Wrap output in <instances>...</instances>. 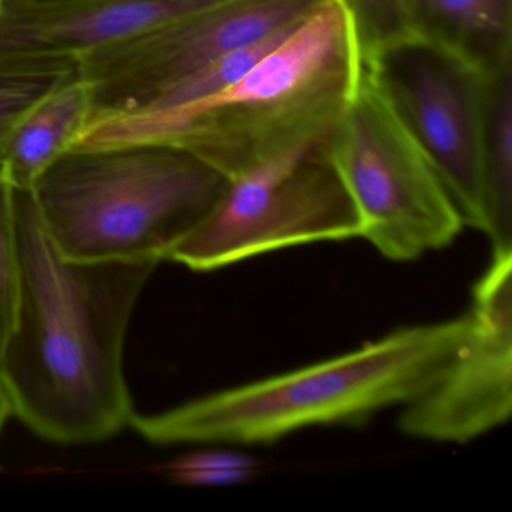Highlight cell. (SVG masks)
<instances>
[{"label": "cell", "instance_id": "1", "mask_svg": "<svg viewBox=\"0 0 512 512\" xmlns=\"http://www.w3.org/2000/svg\"><path fill=\"white\" fill-rule=\"evenodd\" d=\"M20 298L0 353L11 412L41 439L91 445L130 427L124 346L158 263L82 262L44 232L31 194L16 190Z\"/></svg>", "mask_w": 512, "mask_h": 512}, {"label": "cell", "instance_id": "2", "mask_svg": "<svg viewBox=\"0 0 512 512\" xmlns=\"http://www.w3.org/2000/svg\"><path fill=\"white\" fill-rule=\"evenodd\" d=\"M364 56L343 0H322L272 52L218 94L151 118L88 128L74 148L163 143L229 179L325 139L352 100Z\"/></svg>", "mask_w": 512, "mask_h": 512}, {"label": "cell", "instance_id": "3", "mask_svg": "<svg viewBox=\"0 0 512 512\" xmlns=\"http://www.w3.org/2000/svg\"><path fill=\"white\" fill-rule=\"evenodd\" d=\"M466 314L403 326L359 349L277 376L134 413L130 427L154 445H268L305 428L361 425L418 397L463 340Z\"/></svg>", "mask_w": 512, "mask_h": 512}, {"label": "cell", "instance_id": "4", "mask_svg": "<svg viewBox=\"0 0 512 512\" xmlns=\"http://www.w3.org/2000/svg\"><path fill=\"white\" fill-rule=\"evenodd\" d=\"M226 185V176L184 149L130 143L73 148L28 193L62 256L160 263Z\"/></svg>", "mask_w": 512, "mask_h": 512}, {"label": "cell", "instance_id": "5", "mask_svg": "<svg viewBox=\"0 0 512 512\" xmlns=\"http://www.w3.org/2000/svg\"><path fill=\"white\" fill-rule=\"evenodd\" d=\"M326 152L355 208L359 238L386 259L410 262L443 250L463 230L439 176L365 70Z\"/></svg>", "mask_w": 512, "mask_h": 512}, {"label": "cell", "instance_id": "6", "mask_svg": "<svg viewBox=\"0 0 512 512\" xmlns=\"http://www.w3.org/2000/svg\"><path fill=\"white\" fill-rule=\"evenodd\" d=\"M326 140L295 146L229 179L167 260L208 272L298 245L359 238L355 208Z\"/></svg>", "mask_w": 512, "mask_h": 512}, {"label": "cell", "instance_id": "7", "mask_svg": "<svg viewBox=\"0 0 512 512\" xmlns=\"http://www.w3.org/2000/svg\"><path fill=\"white\" fill-rule=\"evenodd\" d=\"M364 70L439 176L464 226L484 232L490 76L412 34L368 55Z\"/></svg>", "mask_w": 512, "mask_h": 512}, {"label": "cell", "instance_id": "8", "mask_svg": "<svg viewBox=\"0 0 512 512\" xmlns=\"http://www.w3.org/2000/svg\"><path fill=\"white\" fill-rule=\"evenodd\" d=\"M320 2L230 0L79 59L94 92L88 128L139 112L221 56L301 22Z\"/></svg>", "mask_w": 512, "mask_h": 512}, {"label": "cell", "instance_id": "9", "mask_svg": "<svg viewBox=\"0 0 512 512\" xmlns=\"http://www.w3.org/2000/svg\"><path fill=\"white\" fill-rule=\"evenodd\" d=\"M466 317V334L439 376L404 404L398 427L406 436L464 445L511 416L512 250L493 251Z\"/></svg>", "mask_w": 512, "mask_h": 512}, {"label": "cell", "instance_id": "10", "mask_svg": "<svg viewBox=\"0 0 512 512\" xmlns=\"http://www.w3.org/2000/svg\"><path fill=\"white\" fill-rule=\"evenodd\" d=\"M230 0H11L0 14V58L79 61Z\"/></svg>", "mask_w": 512, "mask_h": 512}, {"label": "cell", "instance_id": "11", "mask_svg": "<svg viewBox=\"0 0 512 512\" xmlns=\"http://www.w3.org/2000/svg\"><path fill=\"white\" fill-rule=\"evenodd\" d=\"M94 110L91 83L77 71L14 127L0 155V175L19 191H31L37 179L71 151L88 128Z\"/></svg>", "mask_w": 512, "mask_h": 512}, {"label": "cell", "instance_id": "12", "mask_svg": "<svg viewBox=\"0 0 512 512\" xmlns=\"http://www.w3.org/2000/svg\"><path fill=\"white\" fill-rule=\"evenodd\" d=\"M409 34L491 74L512 62V0H404Z\"/></svg>", "mask_w": 512, "mask_h": 512}, {"label": "cell", "instance_id": "13", "mask_svg": "<svg viewBox=\"0 0 512 512\" xmlns=\"http://www.w3.org/2000/svg\"><path fill=\"white\" fill-rule=\"evenodd\" d=\"M484 235L512 250V62L488 79L484 130Z\"/></svg>", "mask_w": 512, "mask_h": 512}, {"label": "cell", "instance_id": "14", "mask_svg": "<svg viewBox=\"0 0 512 512\" xmlns=\"http://www.w3.org/2000/svg\"><path fill=\"white\" fill-rule=\"evenodd\" d=\"M77 71L71 59L0 58V155L20 119Z\"/></svg>", "mask_w": 512, "mask_h": 512}, {"label": "cell", "instance_id": "15", "mask_svg": "<svg viewBox=\"0 0 512 512\" xmlns=\"http://www.w3.org/2000/svg\"><path fill=\"white\" fill-rule=\"evenodd\" d=\"M164 472L170 481L185 487H238L256 479L262 463L244 452L205 449L175 458Z\"/></svg>", "mask_w": 512, "mask_h": 512}, {"label": "cell", "instance_id": "16", "mask_svg": "<svg viewBox=\"0 0 512 512\" xmlns=\"http://www.w3.org/2000/svg\"><path fill=\"white\" fill-rule=\"evenodd\" d=\"M20 298L16 190L0 175V353L16 322Z\"/></svg>", "mask_w": 512, "mask_h": 512}, {"label": "cell", "instance_id": "17", "mask_svg": "<svg viewBox=\"0 0 512 512\" xmlns=\"http://www.w3.org/2000/svg\"><path fill=\"white\" fill-rule=\"evenodd\" d=\"M367 58L385 44L409 34L404 0H343Z\"/></svg>", "mask_w": 512, "mask_h": 512}, {"label": "cell", "instance_id": "18", "mask_svg": "<svg viewBox=\"0 0 512 512\" xmlns=\"http://www.w3.org/2000/svg\"><path fill=\"white\" fill-rule=\"evenodd\" d=\"M11 415H13V412H11L10 400H8L7 392H5L2 380H0V433L4 430L5 422L8 421Z\"/></svg>", "mask_w": 512, "mask_h": 512}, {"label": "cell", "instance_id": "19", "mask_svg": "<svg viewBox=\"0 0 512 512\" xmlns=\"http://www.w3.org/2000/svg\"><path fill=\"white\" fill-rule=\"evenodd\" d=\"M11 0H0V14H2V11L5 10V8L8 7V4H10Z\"/></svg>", "mask_w": 512, "mask_h": 512}]
</instances>
